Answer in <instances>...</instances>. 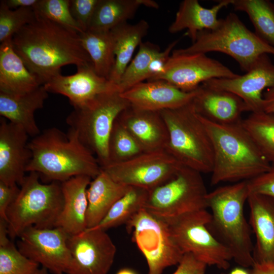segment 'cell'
Returning <instances> with one entry per match:
<instances>
[{"label":"cell","mask_w":274,"mask_h":274,"mask_svg":"<svg viewBox=\"0 0 274 274\" xmlns=\"http://www.w3.org/2000/svg\"><path fill=\"white\" fill-rule=\"evenodd\" d=\"M35 12L33 20L13 36L12 43L26 67L43 85L60 74L64 65H93L79 33Z\"/></svg>","instance_id":"cell-1"},{"label":"cell","mask_w":274,"mask_h":274,"mask_svg":"<svg viewBox=\"0 0 274 274\" xmlns=\"http://www.w3.org/2000/svg\"><path fill=\"white\" fill-rule=\"evenodd\" d=\"M31 158L26 172H35L49 183L62 182L77 176L92 179L101 168L94 155L69 129L64 133L56 127L45 129L28 143Z\"/></svg>","instance_id":"cell-2"},{"label":"cell","mask_w":274,"mask_h":274,"mask_svg":"<svg viewBox=\"0 0 274 274\" xmlns=\"http://www.w3.org/2000/svg\"><path fill=\"white\" fill-rule=\"evenodd\" d=\"M200 116L212 143V185L249 181L269 169L271 164L262 155L241 121L220 124Z\"/></svg>","instance_id":"cell-3"},{"label":"cell","mask_w":274,"mask_h":274,"mask_svg":"<svg viewBox=\"0 0 274 274\" xmlns=\"http://www.w3.org/2000/svg\"><path fill=\"white\" fill-rule=\"evenodd\" d=\"M249 194L248 181H243L218 187L207 196L211 211L208 229L229 250L232 259L246 268L255 263L251 228L244 214Z\"/></svg>","instance_id":"cell-4"},{"label":"cell","mask_w":274,"mask_h":274,"mask_svg":"<svg viewBox=\"0 0 274 274\" xmlns=\"http://www.w3.org/2000/svg\"><path fill=\"white\" fill-rule=\"evenodd\" d=\"M35 172L25 176L16 198L6 212L10 239L26 228L56 227L63 205L61 182L43 183Z\"/></svg>","instance_id":"cell-5"},{"label":"cell","mask_w":274,"mask_h":274,"mask_svg":"<svg viewBox=\"0 0 274 274\" xmlns=\"http://www.w3.org/2000/svg\"><path fill=\"white\" fill-rule=\"evenodd\" d=\"M168 134L166 150L182 165L200 173H211L212 141L193 100L174 109L160 112Z\"/></svg>","instance_id":"cell-6"},{"label":"cell","mask_w":274,"mask_h":274,"mask_svg":"<svg viewBox=\"0 0 274 274\" xmlns=\"http://www.w3.org/2000/svg\"><path fill=\"white\" fill-rule=\"evenodd\" d=\"M172 52L184 54L221 52L233 58L247 72L262 55H274V47L250 31L235 14L230 13L220 19L216 28L199 32L190 46Z\"/></svg>","instance_id":"cell-7"},{"label":"cell","mask_w":274,"mask_h":274,"mask_svg":"<svg viewBox=\"0 0 274 274\" xmlns=\"http://www.w3.org/2000/svg\"><path fill=\"white\" fill-rule=\"evenodd\" d=\"M130 105L116 90L103 93L85 106L74 108L66 119L70 128L96 157L101 168L109 163L108 144L119 114Z\"/></svg>","instance_id":"cell-8"},{"label":"cell","mask_w":274,"mask_h":274,"mask_svg":"<svg viewBox=\"0 0 274 274\" xmlns=\"http://www.w3.org/2000/svg\"><path fill=\"white\" fill-rule=\"evenodd\" d=\"M208 192L201 173L182 166L163 184L149 191L144 209L163 218L207 210Z\"/></svg>","instance_id":"cell-9"},{"label":"cell","mask_w":274,"mask_h":274,"mask_svg":"<svg viewBox=\"0 0 274 274\" xmlns=\"http://www.w3.org/2000/svg\"><path fill=\"white\" fill-rule=\"evenodd\" d=\"M210 217V213L201 210L164 219L174 242L183 254L191 253L207 265L226 270L232 257L208 229Z\"/></svg>","instance_id":"cell-10"},{"label":"cell","mask_w":274,"mask_h":274,"mask_svg":"<svg viewBox=\"0 0 274 274\" xmlns=\"http://www.w3.org/2000/svg\"><path fill=\"white\" fill-rule=\"evenodd\" d=\"M125 225L146 260L148 274H162L166 268L179 263L184 254L174 242L164 218L144 208Z\"/></svg>","instance_id":"cell-11"},{"label":"cell","mask_w":274,"mask_h":274,"mask_svg":"<svg viewBox=\"0 0 274 274\" xmlns=\"http://www.w3.org/2000/svg\"><path fill=\"white\" fill-rule=\"evenodd\" d=\"M183 165L166 150L144 152L128 160L101 168L114 180L152 190L173 178Z\"/></svg>","instance_id":"cell-12"},{"label":"cell","mask_w":274,"mask_h":274,"mask_svg":"<svg viewBox=\"0 0 274 274\" xmlns=\"http://www.w3.org/2000/svg\"><path fill=\"white\" fill-rule=\"evenodd\" d=\"M238 76L220 61L206 54L172 52L164 69L148 81L163 80L185 92L196 90L201 83L217 78H234Z\"/></svg>","instance_id":"cell-13"},{"label":"cell","mask_w":274,"mask_h":274,"mask_svg":"<svg viewBox=\"0 0 274 274\" xmlns=\"http://www.w3.org/2000/svg\"><path fill=\"white\" fill-rule=\"evenodd\" d=\"M70 235L59 227L40 228L31 226L19 236L17 247L23 255L50 272L65 273L71 259L67 245Z\"/></svg>","instance_id":"cell-14"},{"label":"cell","mask_w":274,"mask_h":274,"mask_svg":"<svg viewBox=\"0 0 274 274\" xmlns=\"http://www.w3.org/2000/svg\"><path fill=\"white\" fill-rule=\"evenodd\" d=\"M71 259L66 274H107L113 265L116 247L105 230L86 229L70 235Z\"/></svg>","instance_id":"cell-15"},{"label":"cell","mask_w":274,"mask_h":274,"mask_svg":"<svg viewBox=\"0 0 274 274\" xmlns=\"http://www.w3.org/2000/svg\"><path fill=\"white\" fill-rule=\"evenodd\" d=\"M267 55H262L243 75L213 79L203 84L234 93L245 102L251 113L263 111V92L274 87V64Z\"/></svg>","instance_id":"cell-16"},{"label":"cell","mask_w":274,"mask_h":274,"mask_svg":"<svg viewBox=\"0 0 274 274\" xmlns=\"http://www.w3.org/2000/svg\"><path fill=\"white\" fill-rule=\"evenodd\" d=\"M28 136L20 126L1 118L0 181L19 186L23 183L31 158Z\"/></svg>","instance_id":"cell-17"},{"label":"cell","mask_w":274,"mask_h":274,"mask_svg":"<svg viewBox=\"0 0 274 274\" xmlns=\"http://www.w3.org/2000/svg\"><path fill=\"white\" fill-rule=\"evenodd\" d=\"M43 85L49 93L67 97L74 108L85 106L103 93L118 91L116 85L96 73L93 65L77 67V72L72 75L59 74Z\"/></svg>","instance_id":"cell-18"},{"label":"cell","mask_w":274,"mask_h":274,"mask_svg":"<svg viewBox=\"0 0 274 274\" xmlns=\"http://www.w3.org/2000/svg\"><path fill=\"white\" fill-rule=\"evenodd\" d=\"M197 93L183 91L163 80L142 82L120 93L129 104L138 109L161 112L184 106Z\"/></svg>","instance_id":"cell-19"},{"label":"cell","mask_w":274,"mask_h":274,"mask_svg":"<svg viewBox=\"0 0 274 274\" xmlns=\"http://www.w3.org/2000/svg\"><path fill=\"white\" fill-rule=\"evenodd\" d=\"M117 120L132 135L144 152L165 149L168 134L160 112L130 105L119 114Z\"/></svg>","instance_id":"cell-20"},{"label":"cell","mask_w":274,"mask_h":274,"mask_svg":"<svg viewBox=\"0 0 274 274\" xmlns=\"http://www.w3.org/2000/svg\"><path fill=\"white\" fill-rule=\"evenodd\" d=\"M249 224L255 237L253 257L255 263H274V198L250 193Z\"/></svg>","instance_id":"cell-21"},{"label":"cell","mask_w":274,"mask_h":274,"mask_svg":"<svg viewBox=\"0 0 274 274\" xmlns=\"http://www.w3.org/2000/svg\"><path fill=\"white\" fill-rule=\"evenodd\" d=\"M196 112L203 117L220 124H233L242 120L241 115L249 109L234 93L202 84L193 100Z\"/></svg>","instance_id":"cell-22"},{"label":"cell","mask_w":274,"mask_h":274,"mask_svg":"<svg viewBox=\"0 0 274 274\" xmlns=\"http://www.w3.org/2000/svg\"><path fill=\"white\" fill-rule=\"evenodd\" d=\"M48 93L44 85L21 94L0 91V115L33 138L41 132L35 113L44 107Z\"/></svg>","instance_id":"cell-23"},{"label":"cell","mask_w":274,"mask_h":274,"mask_svg":"<svg viewBox=\"0 0 274 274\" xmlns=\"http://www.w3.org/2000/svg\"><path fill=\"white\" fill-rule=\"evenodd\" d=\"M92 179L87 176H77L61 182L63 205L56 227L62 228L70 235L87 228V190Z\"/></svg>","instance_id":"cell-24"},{"label":"cell","mask_w":274,"mask_h":274,"mask_svg":"<svg viewBox=\"0 0 274 274\" xmlns=\"http://www.w3.org/2000/svg\"><path fill=\"white\" fill-rule=\"evenodd\" d=\"M233 1H220L212 8H206L197 0H184L181 3L168 31L175 33L186 29V35L193 43L199 32L213 30L217 27L220 21L217 17L218 13L222 8L232 5Z\"/></svg>","instance_id":"cell-25"},{"label":"cell","mask_w":274,"mask_h":274,"mask_svg":"<svg viewBox=\"0 0 274 274\" xmlns=\"http://www.w3.org/2000/svg\"><path fill=\"white\" fill-rule=\"evenodd\" d=\"M12 39L0 45V91L21 94L43 85L14 51Z\"/></svg>","instance_id":"cell-26"},{"label":"cell","mask_w":274,"mask_h":274,"mask_svg":"<svg viewBox=\"0 0 274 274\" xmlns=\"http://www.w3.org/2000/svg\"><path fill=\"white\" fill-rule=\"evenodd\" d=\"M130 187L115 181L101 169L100 173L92 179L87 190V229L97 225Z\"/></svg>","instance_id":"cell-27"},{"label":"cell","mask_w":274,"mask_h":274,"mask_svg":"<svg viewBox=\"0 0 274 274\" xmlns=\"http://www.w3.org/2000/svg\"><path fill=\"white\" fill-rule=\"evenodd\" d=\"M149 28L148 22L140 20L134 24L122 23L110 30L114 43L115 63L109 81L117 86L131 61L133 53L143 42Z\"/></svg>","instance_id":"cell-28"},{"label":"cell","mask_w":274,"mask_h":274,"mask_svg":"<svg viewBox=\"0 0 274 274\" xmlns=\"http://www.w3.org/2000/svg\"><path fill=\"white\" fill-rule=\"evenodd\" d=\"M141 6L159 8L152 0H99L88 30L110 31L132 19Z\"/></svg>","instance_id":"cell-29"},{"label":"cell","mask_w":274,"mask_h":274,"mask_svg":"<svg viewBox=\"0 0 274 274\" xmlns=\"http://www.w3.org/2000/svg\"><path fill=\"white\" fill-rule=\"evenodd\" d=\"M79 37L96 73L109 80L115 63L114 43L111 31L88 30L80 33Z\"/></svg>","instance_id":"cell-30"},{"label":"cell","mask_w":274,"mask_h":274,"mask_svg":"<svg viewBox=\"0 0 274 274\" xmlns=\"http://www.w3.org/2000/svg\"><path fill=\"white\" fill-rule=\"evenodd\" d=\"M149 190L130 187L127 192L112 207L108 213L96 226L88 229H101L126 224L135 215L144 208Z\"/></svg>","instance_id":"cell-31"},{"label":"cell","mask_w":274,"mask_h":274,"mask_svg":"<svg viewBox=\"0 0 274 274\" xmlns=\"http://www.w3.org/2000/svg\"><path fill=\"white\" fill-rule=\"evenodd\" d=\"M235 11L247 14L255 33L274 47V3L265 0H233Z\"/></svg>","instance_id":"cell-32"},{"label":"cell","mask_w":274,"mask_h":274,"mask_svg":"<svg viewBox=\"0 0 274 274\" xmlns=\"http://www.w3.org/2000/svg\"><path fill=\"white\" fill-rule=\"evenodd\" d=\"M241 123L264 157L270 164L274 163V114L251 113Z\"/></svg>","instance_id":"cell-33"},{"label":"cell","mask_w":274,"mask_h":274,"mask_svg":"<svg viewBox=\"0 0 274 274\" xmlns=\"http://www.w3.org/2000/svg\"><path fill=\"white\" fill-rule=\"evenodd\" d=\"M160 51L159 46L149 42H142L136 55L128 65L117 85L121 93L147 79L149 65Z\"/></svg>","instance_id":"cell-34"},{"label":"cell","mask_w":274,"mask_h":274,"mask_svg":"<svg viewBox=\"0 0 274 274\" xmlns=\"http://www.w3.org/2000/svg\"><path fill=\"white\" fill-rule=\"evenodd\" d=\"M144 152L134 138L116 119L109 140L108 164L128 160Z\"/></svg>","instance_id":"cell-35"},{"label":"cell","mask_w":274,"mask_h":274,"mask_svg":"<svg viewBox=\"0 0 274 274\" xmlns=\"http://www.w3.org/2000/svg\"><path fill=\"white\" fill-rule=\"evenodd\" d=\"M39 266L23 255L10 238L0 242V274H32Z\"/></svg>","instance_id":"cell-36"},{"label":"cell","mask_w":274,"mask_h":274,"mask_svg":"<svg viewBox=\"0 0 274 274\" xmlns=\"http://www.w3.org/2000/svg\"><path fill=\"white\" fill-rule=\"evenodd\" d=\"M33 8H9L3 1L0 2V42L12 38L36 17Z\"/></svg>","instance_id":"cell-37"},{"label":"cell","mask_w":274,"mask_h":274,"mask_svg":"<svg viewBox=\"0 0 274 274\" xmlns=\"http://www.w3.org/2000/svg\"><path fill=\"white\" fill-rule=\"evenodd\" d=\"M34 10L41 15L80 34L83 32L70 10V0H39Z\"/></svg>","instance_id":"cell-38"},{"label":"cell","mask_w":274,"mask_h":274,"mask_svg":"<svg viewBox=\"0 0 274 274\" xmlns=\"http://www.w3.org/2000/svg\"><path fill=\"white\" fill-rule=\"evenodd\" d=\"M99 0H70L71 13L83 31L89 29Z\"/></svg>","instance_id":"cell-39"},{"label":"cell","mask_w":274,"mask_h":274,"mask_svg":"<svg viewBox=\"0 0 274 274\" xmlns=\"http://www.w3.org/2000/svg\"><path fill=\"white\" fill-rule=\"evenodd\" d=\"M250 193L264 195L274 198V163L268 170L248 181Z\"/></svg>","instance_id":"cell-40"},{"label":"cell","mask_w":274,"mask_h":274,"mask_svg":"<svg viewBox=\"0 0 274 274\" xmlns=\"http://www.w3.org/2000/svg\"><path fill=\"white\" fill-rule=\"evenodd\" d=\"M179 40H176L171 43L163 51H160L153 58L149 67L147 73L148 80L161 74L171 55L174 47L178 43Z\"/></svg>","instance_id":"cell-41"},{"label":"cell","mask_w":274,"mask_h":274,"mask_svg":"<svg viewBox=\"0 0 274 274\" xmlns=\"http://www.w3.org/2000/svg\"><path fill=\"white\" fill-rule=\"evenodd\" d=\"M178 265L173 274H204L207 266L189 253L183 255Z\"/></svg>","instance_id":"cell-42"},{"label":"cell","mask_w":274,"mask_h":274,"mask_svg":"<svg viewBox=\"0 0 274 274\" xmlns=\"http://www.w3.org/2000/svg\"><path fill=\"white\" fill-rule=\"evenodd\" d=\"M20 186L9 185L0 181V218L8 222L6 212L18 196Z\"/></svg>","instance_id":"cell-43"},{"label":"cell","mask_w":274,"mask_h":274,"mask_svg":"<svg viewBox=\"0 0 274 274\" xmlns=\"http://www.w3.org/2000/svg\"><path fill=\"white\" fill-rule=\"evenodd\" d=\"M263 100V111L274 114V87L266 89Z\"/></svg>","instance_id":"cell-44"},{"label":"cell","mask_w":274,"mask_h":274,"mask_svg":"<svg viewBox=\"0 0 274 274\" xmlns=\"http://www.w3.org/2000/svg\"><path fill=\"white\" fill-rule=\"evenodd\" d=\"M39 0H3L5 5L11 9L20 8H35Z\"/></svg>","instance_id":"cell-45"},{"label":"cell","mask_w":274,"mask_h":274,"mask_svg":"<svg viewBox=\"0 0 274 274\" xmlns=\"http://www.w3.org/2000/svg\"><path fill=\"white\" fill-rule=\"evenodd\" d=\"M250 271L251 274H274V263H255Z\"/></svg>","instance_id":"cell-46"},{"label":"cell","mask_w":274,"mask_h":274,"mask_svg":"<svg viewBox=\"0 0 274 274\" xmlns=\"http://www.w3.org/2000/svg\"><path fill=\"white\" fill-rule=\"evenodd\" d=\"M228 274H251V271L243 266L236 267L232 269Z\"/></svg>","instance_id":"cell-47"},{"label":"cell","mask_w":274,"mask_h":274,"mask_svg":"<svg viewBox=\"0 0 274 274\" xmlns=\"http://www.w3.org/2000/svg\"><path fill=\"white\" fill-rule=\"evenodd\" d=\"M116 274H138L137 272L129 268H122L119 269Z\"/></svg>","instance_id":"cell-48"},{"label":"cell","mask_w":274,"mask_h":274,"mask_svg":"<svg viewBox=\"0 0 274 274\" xmlns=\"http://www.w3.org/2000/svg\"><path fill=\"white\" fill-rule=\"evenodd\" d=\"M32 274H50L49 271L45 268H38Z\"/></svg>","instance_id":"cell-49"},{"label":"cell","mask_w":274,"mask_h":274,"mask_svg":"<svg viewBox=\"0 0 274 274\" xmlns=\"http://www.w3.org/2000/svg\"><path fill=\"white\" fill-rule=\"evenodd\" d=\"M221 274H226V273H222Z\"/></svg>","instance_id":"cell-50"},{"label":"cell","mask_w":274,"mask_h":274,"mask_svg":"<svg viewBox=\"0 0 274 274\" xmlns=\"http://www.w3.org/2000/svg\"></svg>","instance_id":"cell-51"}]
</instances>
